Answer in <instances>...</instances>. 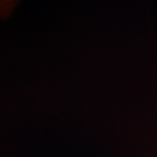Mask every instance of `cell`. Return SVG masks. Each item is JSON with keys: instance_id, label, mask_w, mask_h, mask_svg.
<instances>
[{"instance_id": "obj_1", "label": "cell", "mask_w": 157, "mask_h": 157, "mask_svg": "<svg viewBox=\"0 0 157 157\" xmlns=\"http://www.w3.org/2000/svg\"><path fill=\"white\" fill-rule=\"evenodd\" d=\"M15 4L14 2L0 1V18L5 19L8 17L14 9Z\"/></svg>"}]
</instances>
